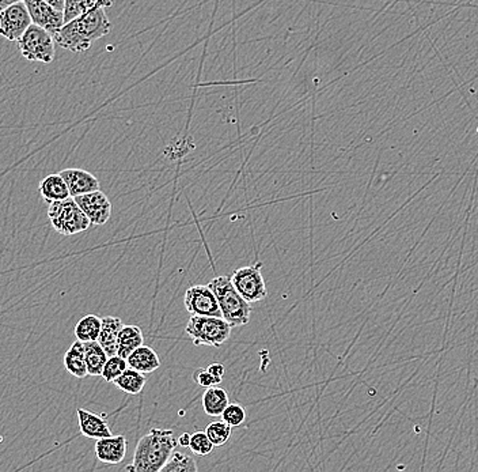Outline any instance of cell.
I'll list each match as a JSON object with an SVG mask.
<instances>
[{
    "label": "cell",
    "instance_id": "29",
    "mask_svg": "<svg viewBox=\"0 0 478 472\" xmlns=\"http://www.w3.org/2000/svg\"><path fill=\"white\" fill-rule=\"evenodd\" d=\"M222 420L224 422L229 423L232 429L239 428L244 425L247 421V410L242 407L241 405H235V403H230L226 408H224L223 414H222Z\"/></svg>",
    "mask_w": 478,
    "mask_h": 472
},
{
    "label": "cell",
    "instance_id": "35",
    "mask_svg": "<svg viewBox=\"0 0 478 472\" xmlns=\"http://www.w3.org/2000/svg\"><path fill=\"white\" fill-rule=\"evenodd\" d=\"M477 135H478V127H477Z\"/></svg>",
    "mask_w": 478,
    "mask_h": 472
},
{
    "label": "cell",
    "instance_id": "24",
    "mask_svg": "<svg viewBox=\"0 0 478 472\" xmlns=\"http://www.w3.org/2000/svg\"><path fill=\"white\" fill-rule=\"evenodd\" d=\"M102 319L96 315H87L78 321L75 326V336L81 342L98 341L101 333Z\"/></svg>",
    "mask_w": 478,
    "mask_h": 472
},
{
    "label": "cell",
    "instance_id": "11",
    "mask_svg": "<svg viewBox=\"0 0 478 472\" xmlns=\"http://www.w3.org/2000/svg\"><path fill=\"white\" fill-rule=\"evenodd\" d=\"M32 17L33 24L47 29L51 35H56L66 24L64 12L47 4L45 0H24Z\"/></svg>",
    "mask_w": 478,
    "mask_h": 472
},
{
    "label": "cell",
    "instance_id": "23",
    "mask_svg": "<svg viewBox=\"0 0 478 472\" xmlns=\"http://www.w3.org/2000/svg\"><path fill=\"white\" fill-rule=\"evenodd\" d=\"M114 0H66L64 6V20L66 24L70 20H75L79 15L90 12L97 6L111 7Z\"/></svg>",
    "mask_w": 478,
    "mask_h": 472
},
{
    "label": "cell",
    "instance_id": "12",
    "mask_svg": "<svg viewBox=\"0 0 478 472\" xmlns=\"http://www.w3.org/2000/svg\"><path fill=\"white\" fill-rule=\"evenodd\" d=\"M60 175L67 184L71 198H76V196L99 190L98 178L91 175L90 172H87V170L79 169V168H68V169L61 170Z\"/></svg>",
    "mask_w": 478,
    "mask_h": 472
},
{
    "label": "cell",
    "instance_id": "5",
    "mask_svg": "<svg viewBox=\"0 0 478 472\" xmlns=\"http://www.w3.org/2000/svg\"><path fill=\"white\" fill-rule=\"evenodd\" d=\"M48 218L52 228L61 236L83 233L91 226L90 219L87 218L74 198L51 203L48 208Z\"/></svg>",
    "mask_w": 478,
    "mask_h": 472
},
{
    "label": "cell",
    "instance_id": "8",
    "mask_svg": "<svg viewBox=\"0 0 478 472\" xmlns=\"http://www.w3.org/2000/svg\"><path fill=\"white\" fill-rule=\"evenodd\" d=\"M33 24L25 2L12 4L0 12V35L9 41H18Z\"/></svg>",
    "mask_w": 478,
    "mask_h": 472
},
{
    "label": "cell",
    "instance_id": "2",
    "mask_svg": "<svg viewBox=\"0 0 478 472\" xmlns=\"http://www.w3.org/2000/svg\"><path fill=\"white\" fill-rule=\"evenodd\" d=\"M177 438L170 429H151L135 449L134 460L124 467L127 472H161L177 448Z\"/></svg>",
    "mask_w": 478,
    "mask_h": 472
},
{
    "label": "cell",
    "instance_id": "30",
    "mask_svg": "<svg viewBox=\"0 0 478 472\" xmlns=\"http://www.w3.org/2000/svg\"><path fill=\"white\" fill-rule=\"evenodd\" d=\"M194 382H198L200 387L203 388H209L214 387V385H219L217 384L216 380H215V377L212 376L211 374H209L208 369H199V371L194 372Z\"/></svg>",
    "mask_w": 478,
    "mask_h": 472
},
{
    "label": "cell",
    "instance_id": "33",
    "mask_svg": "<svg viewBox=\"0 0 478 472\" xmlns=\"http://www.w3.org/2000/svg\"><path fill=\"white\" fill-rule=\"evenodd\" d=\"M191 436L189 433H184V435H181L180 437L177 438L178 445L184 446H189V444H191Z\"/></svg>",
    "mask_w": 478,
    "mask_h": 472
},
{
    "label": "cell",
    "instance_id": "7",
    "mask_svg": "<svg viewBox=\"0 0 478 472\" xmlns=\"http://www.w3.org/2000/svg\"><path fill=\"white\" fill-rule=\"evenodd\" d=\"M231 282L238 293L250 303L267 297L268 289L264 277L261 274V264L245 265L238 269L231 275Z\"/></svg>",
    "mask_w": 478,
    "mask_h": 472
},
{
    "label": "cell",
    "instance_id": "19",
    "mask_svg": "<svg viewBox=\"0 0 478 472\" xmlns=\"http://www.w3.org/2000/svg\"><path fill=\"white\" fill-rule=\"evenodd\" d=\"M201 403H203L204 412L207 415L214 418L222 417L224 408L230 405L229 394L223 388L214 385V387L207 388Z\"/></svg>",
    "mask_w": 478,
    "mask_h": 472
},
{
    "label": "cell",
    "instance_id": "3",
    "mask_svg": "<svg viewBox=\"0 0 478 472\" xmlns=\"http://www.w3.org/2000/svg\"><path fill=\"white\" fill-rule=\"evenodd\" d=\"M208 286L216 295L217 303L221 306L222 316L232 328L249 324L252 306H250L249 301L245 300L235 289L231 277L222 275V277L214 278Z\"/></svg>",
    "mask_w": 478,
    "mask_h": 472
},
{
    "label": "cell",
    "instance_id": "16",
    "mask_svg": "<svg viewBox=\"0 0 478 472\" xmlns=\"http://www.w3.org/2000/svg\"><path fill=\"white\" fill-rule=\"evenodd\" d=\"M127 362L128 366L145 374H153L161 366L160 357L155 353L154 349L145 346V344L137 347V350L132 351L128 357Z\"/></svg>",
    "mask_w": 478,
    "mask_h": 472
},
{
    "label": "cell",
    "instance_id": "25",
    "mask_svg": "<svg viewBox=\"0 0 478 472\" xmlns=\"http://www.w3.org/2000/svg\"><path fill=\"white\" fill-rule=\"evenodd\" d=\"M198 469L193 456L174 451L161 472H196Z\"/></svg>",
    "mask_w": 478,
    "mask_h": 472
},
{
    "label": "cell",
    "instance_id": "22",
    "mask_svg": "<svg viewBox=\"0 0 478 472\" xmlns=\"http://www.w3.org/2000/svg\"><path fill=\"white\" fill-rule=\"evenodd\" d=\"M145 382H147V379H145V374L137 371V369H132V367H128L121 376L114 380V384L119 389L124 391L125 394L139 395L143 391V388H145Z\"/></svg>",
    "mask_w": 478,
    "mask_h": 472
},
{
    "label": "cell",
    "instance_id": "10",
    "mask_svg": "<svg viewBox=\"0 0 478 472\" xmlns=\"http://www.w3.org/2000/svg\"><path fill=\"white\" fill-rule=\"evenodd\" d=\"M74 199L79 204V208L86 214L87 218L90 219L91 224L102 226L111 219L112 203L101 190L84 193V195L76 196Z\"/></svg>",
    "mask_w": 478,
    "mask_h": 472
},
{
    "label": "cell",
    "instance_id": "18",
    "mask_svg": "<svg viewBox=\"0 0 478 472\" xmlns=\"http://www.w3.org/2000/svg\"><path fill=\"white\" fill-rule=\"evenodd\" d=\"M64 366L66 371L71 374V376L76 377V379H84L89 376V371H87L86 358H84V343L78 341L74 342L68 349L67 353L64 356Z\"/></svg>",
    "mask_w": 478,
    "mask_h": 472
},
{
    "label": "cell",
    "instance_id": "4",
    "mask_svg": "<svg viewBox=\"0 0 478 472\" xmlns=\"http://www.w3.org/2000/svg\"><path fill=\"white\" fill-rule=\"evenodd\" d=\"M231 328L223 318L191 315L186 334L196 346L222 347L231 336Z\"/></svg>",
    "mask_w": 478,
    "mask_h": 472
},
{
    "label": "cell",
    "instance_id": "31",
    "mask_svg": "<svg viewBox=\"0 0 478 472\" xmlns=\"http://www.w3.org/2000/svg\"><path fill=\"white\" fill-rule=\"evenodd\" d=\"M207 369H208L209 374H211L212 376L215 377V380H216L217 384L221 385L222 382H223L224 374H226L224 365L221 364V362H214V364L209 365Z\"/></svg>",
    "mask_w": 478,
    "mask_h": 472
},
{
    "label": "cell",
    "instance_id": "32",
    "mask_svg": "<svg viewBox=\"0 0 478 472\" xmlns=\"http://www.w3.org/2000/svg\"><path fill=\"white\" fill-rule=\"evenodd\" d=\"M47 4H50L51 6L55 7V9L64 12V6H66V0H45Z\"/></svg>",
    "mask_w": 478,
    "mask_h": 472
},
{
    "label": "cell",
    "instance_id": "26",
    "mask_svg": "<svg viewBox=\"0 0 478 472\" xmlns=\"http://www.w3.org/2000/svg\"><path fill=\"white\" fill-rule=\"evenodd\" d=\"M232 428L229 423L222 421H215L209 423L206 433L208 435L209 440L212 441L215 446H223L231 437Z\"/></svg>",
    "mask_w": 478,
    "mask_h": 472
},
{
    "label": "cell",
    "instance_id": "21",
    "mask_svg": "<svg viewBox=\"0 0 478 472\" xmlns=\"http://www.w3.org/2000/svg\"><path fill=\"white\" fill-rule=\"evenodd\" d=\"M84 358L89 376H101L109 356L98 341L84 342Z\"/></svg>",
    "mask_w": 478,
    "mask_h": 472
},
{
    "label": "cell",
    "instance_id": "13",
    "mask_svg": "<svg viewBox=\"0 0 478 472\" xmlns=\"http://www.w3.org/2000/svg\"><path fill=\"white\" fill-rule=\"evenodd\" d=\"M128 443L124 436H109L99 438L96 443V456L105 464L121 463L127 455Z\"/></svg>",
    "mask_w": 478,
    "mask_h": 472
},
{
    "label": "cell",
    "instance_id": "28",
    "mask_svg": "<svg viewBox=\"0 0 478 472\" xmlns=\"http://www.w3.org/2000/svg\"><path fill=\"white\" fill-rule=\"evenodd\" d=\"M189 448L194 455L207 456L214 451L215 445L206 432H196L191 436Z\"/></svg>",
    "mask_w": 478,
    "mask_h": 472
},
{
    "label": "cell",
    "instance_id": "34",
    "mask_svg": "<svg viewBox=\"0 0 478 472\" xmlns=\"http://www.w3.org/2000/svg\"><path fill=\"white\" fill-rule=\"evenodd\" d=\"M20 2H24V0H0V12L12 4H20Z\"/></svg>",
    "mask_w": 478,
    "mask_h": 472
},
{
    "label": "cell",
    "instance_id": "15",
    "mask_svg": "<svg viewBox=\"0 0 478 472\" xmlns=\"http://www.w3.org/2000/svg\"><path fill=\"white\" fill-rule=\"evenodd\" d=\"M122 326H124V324H122L120 318L106 316V318L102 319L98 342L109 357L116 356L117 354V343H119L120 331H121Z\"/></svg>",
    "mask_w": 478,
    "mask_h": 472
},
{
    "label": "cell",
    "instance_id": "1",
    "mask_svg": "<svg viewBox=\"0 0 478 472\" xmlns=\"http://www.w3.org/2000/svg\"><path fill=\"white\" fill-rule=\"evenodd\" d=\"M106 7L97 6L90 12L79 15L53 35L56 44L74 53L86 52L90 50L94 41L109 35L111 20L107 18Z\"/></svg>",
    "mask_w": 478,
    "mask_h": 472
},
{
    "label": "cell",
    "instance_id": "20",
    "mask_svg": "<svg viewBox=\"0 0 478 472\" xmlns=\"http://www.w3.org/2000/svg\"><path fill=\"white\" fill-rule=\"evenodd\" d=\"M145 336L142 328L137 326H124L120 331L119 343H117V356L127 359L137 347L143 346Z\"/></svg>",
    "mask_w": 478,
    "mask_h": 472
},
{
    "label": "cell",
    "instance_id": "27",
    "mask_svg": "<svg viewBox=\"0 0 478 472\" xmlns=\"http://www.w3.org/2000/svg\"><path fill=\"white\" fill-rule=\"evenodd\" d=\"M127 359L122 358L120 356H112L107 358L106 364H105L104 371H102L101 377L106 382H114L117 377L121 376L128 369Z\"/></svg>",
    "mask_w": 478,
    "mask_h": 472
},
{
    "label": "cell",
    "instance_id": "17",
    "mask_svg": "<svg viewBox=\"0 0 478 472\" xmlns=\"http://www.w3.org/2000/svg\"><path fill=\"white\" fill-rule=\"evenodd\" d=\"M38 191H40L43 201L50 204L53 201H66V199L71 198L70 190H68L67 184L61 177L60 173L43 178Z\"/></svg>",
    "mask_w": 478,
    "mask_h": 472
},
{
    "label": "cell",
    "instance_id": "9",
    "mask_svg": "<svg viewBox=\"0 0 478 472\" xmlns=\"http://www.w3.org/2000/svg\"><path fill=\"white\" fill-rule=\"evenodd\" d=\"M186 311L191 315L215 316V318H223L222 316L221 306L217 303L216 295L212 292L208 285L191 286L185 293L184 298Z\"/></svg>",
    "mask_w": 478,
    "mask_h": 472
},
{
    "label": "cell",
    "instance_id": "14",
    "mask_svg": "<svg viewBox=\"0 0 478 472\" xmlns=\"http://www.w3.org/2000/svg\"><path fill=\"white\" fill-rule=\"evenodd\" d=\"M76 413H78L79 429H81V433L84 437L99 440V438L114 436L104 418L94 414V413L87 412L84 408H78Z\"/></svg>",
    "mask_w": 478,
    "mask_h": 472
},
{
    "label": "cell",
    "instance_id": "6",
    "mask_svg": "<svg viewBox=\"0 0 478 472\" xmlns=\"http://www.w3.org/2000/svg\"><path fill=\"white\" fill-rule=\"evenodd\" d=\"M20 55L29 61L52 63L55 59V38L47 29L32 24L17 41Z\"/></svg>",
    "mask_w": 478,
    "mask_h": 472
}]
</instances>
